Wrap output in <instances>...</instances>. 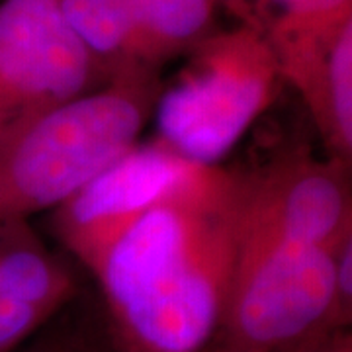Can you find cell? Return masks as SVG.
Masks as SVG:
<instances>
[{
	"instance_id": "obj_7",
	"label": "cell",
	"mask_w": 352,
	"mask_h": 352,
	"mask_svg": "<svg viewBox=\"0 0 352 352\" xmlns=\"http://www.w3.org/2000/svg\"><path fill=\"white\" fill-rule=\"evenodd\" d=\"M76 292L73 272L39 239L30 219L0 223V298L57 315Z\"/></svg>"
},
{
	"instance_id": "obj_14",
	"label": "cell",
	"mask_w": 352,
	"mask_h": 352,
	"mask_svg": "<svg viewBox=\"0 0 352 352\" xmlns=\"http://www.w3.org/2000/svg\"><path fill=\"white\" fill-rule=\"evenodd\" d=\"M215 4H223L239 18V22H251V0H214Z\"/></svg>"
},
{
	"instance_id": "obj_11",
	"label": "cell",
	"mask_w": 352,
	"mask_h": 352,
	"mask_svg": "<svg viewBox=\"0 0 352 352\" xmlns=\"http://www.w3.org/2000/svg\"><path fill=\"white\" fill-rule=\"evenodd\" d=\"M335 298L340 317L352 321V241L340 247L335 261Z\"/></svg>"
},
{
	"instance_id": "obj_5",
	"label": "cell",
	"mask_w": 352,
	"mask_h": 352,
	"mask_svg": "<svg viewBox=\"0 0 352 352\" xmlns=\"http://www.w3.org/2000/svg\"><path fill=\"white\" fill-rule=\"evenodd\" d=\"M190 164L159 139L138 143L51 212L55 237L96 276L113 245Z\"/></svg>"
},
{
	"instance_id": "obj_1",
	"label": "cell",
	"mask_w": 352,
	"mask_h": 352,
	"mask_svg": "<svg viewBox=\"0 0 352 352\" xmlns=\"http://www.w3.org/2000/svg\"><path fill=\"white\" fill-rule=\"evenodd\" d=\"M245 168L190 164L96 274L118 352H201L239 251Z\"/></svg>"
},
{
	"instance_id": "obj_15",
	"label": "cell",
	"mask_w": 352,
	"mask_h": 352,
	"mask_svg": "<svg viewBox=\"0 0 352 352\" xmlns=\"http://www.w3.org/2000/svg\"><path fill=\"white\" fill-rule=\"evenodd\" d=\"M80 352H118L116 349H110V346H100V344H92L88 340H82V349Z\"/></svg>"
},
{
	"instance_id": "obj_8",
	"label": "cell",
	"mask_w": 352,
	"mask_h": 352,
	"mask_svg": "<svg viewBox=\"0 0 352 352\" xmlns=\"http://www.w3.org/2000/svg\"><path fill=\"white\" fill-rule=\"evenodd\" d=\"M135 34V61L161 71L186 57L215 25L214 0H124Z\"/></svg>"
},
{
	"instance_id": "obj_6",
	"label": "cell",
	"mask_w": 352,
	"mask_h": 352,
	"mask_svg": "<svg viewBox=\"0 0 352 352\" xmlns=\"http://www.w3.org/2000/svg\"><path fill=\"white\" fill-rule=\"evenodd\" d=\"M251 22L274 51L284 85L314 116L333 47L352 24V0H251Z\"/></svg>"
},
{
	"instance_id": "obj_9",
	"label": "cell",
	"mask_w": 352,
	"mask_h": 352,
	"mask_svg": "<svg viewBox=\"0 0 352 352\" xmlns=\"http://www.w3.org/2000/svg\"><path fill=\"white\" fill-rule=\"evenodd\" d=\"M59 10L76 39L110 73L138 65L135 34L124 0H59Z\"/></svg>"
},
{
	"instance_id": "obj_2",
	"label": "cell",
	"mask_w": 352,
	"mask_h": 352,
	"mask_svg": "<svg viewBox=\"0 0 352 352\" xmlns=\"http://www.w3.org/2000/svg\"><path fill=\"white\" fill-rule=\"evenodd\" d=\"M161 71L124 67L100 88L0 138V223L53 212L139 143Z\"/></svg>"
},
{
	"instance_id": "obj_10",
	"label": "cell",
	"mask_w": 352,
	"mask_h": 352,
	"mask_svg": "<svg viewBox=\"0 0 352 352\" xmlns=\"http://www.w3.org/2000/svg\"><path fill=\"white\" fill-rule=\"evenodd\" d=\"M311 120L327 157L352 164V24L340 32L333 47Z\"/></svg>"
},
{
	"instance_id": "obj_12",
	"label": "cell",
	"mask_w": 352,
	"mask_h": 352,
	"mask_svg": "<svg viewBox=\"0 0 352 352\" xmlns=\"http://www.w3.org/2000/svg\"><path fill=\"white\" fill-rule=\"evenodd\" d=\"M80 349H82V339L78 335L55 329V331H39L18 352H80Z\"/></svg>"
},
{
	"instance_id": "obj_4",
	"label": "cell",
	"mask_w": 352,
	"mask_h": 352,
	"mask_svg": "<svg viewBox=\"0 0 352 352\" xmlns=\"http://www.w3.org/2000/svg\"><path fill=\"white\" fill-rule=\"evenodd\" d=\"M110 76L69 30L59 0H0V138Z\"/></svg>"
},
{
	"instance_id": "obj_3",
	"label": "cell",
	"mask_w": 352,
	"mask_h": 352,
	"mask_svg": "<svg viewBox=\"0 0 352 352\" xmlns=\"http://www.w3.org/2000/svg\"><path fill=\"white\" fill-rule=\"evenodd\" d=\"M284 80L256 25L215 30L186 55L155 106L157 139L192 164H221Z\"/></svg>"
},
{
	"instance_id": "obj_13",
	"label": "cell",
	"mask_w": 352,
	"mask_h": 352,
	"mask_svg": "<svg viewBox=\"0 0 352 352\" xmlns=\"http://www.w3.org/2000/svg\"><path fill=\"white\" fill-rule=\"evenodd\" d=\"M314 352H352L351 329H340L327 335Z\"/></svg>"
},
{
	"instance_id": "obj_16",
	"label": "cell",
	"mask_w": 352,
	"mask_h": 352,
	"mask_svg": "<svg viewBox=\"0 0 352 352\" xmlns=\"http://www.w3.org/2000/svg\"><path fill=\"white\" fill-rule=\"evenodd\" d=\"M333 333H335V331H333ZM327 335H331V333H327ZM327 335H323V337H317V339L309 340L307 344H303V346H300V349H298V351H296V352H314L315 349L319 346V342H321V340L325 339Z\"/></svg>"
}]
</instances>
